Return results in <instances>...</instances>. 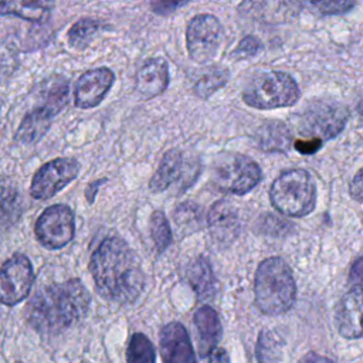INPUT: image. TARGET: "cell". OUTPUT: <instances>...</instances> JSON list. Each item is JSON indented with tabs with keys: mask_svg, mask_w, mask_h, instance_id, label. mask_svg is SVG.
Returning a JSON list of instances; mask_svg holds the SVG:
<instances>
[{
	"mask_svg": "<svg viewBox=\"0 0 363 363\" xmlns=\"http://www.w3.org/2000/svg\"><path fill=\"white\" fill-rule=\"evenodd\" d=\"M89 269L99 294L109 301L130 303L145 289V274L136 254L118 237L99 244L91 257Z\"/></svg>",
	"mask_w": 363,
	"mask_h": 363,
	"instance_id": "obj_1",
	"label": "cell"
},
{
	"mask_svg": "<svg viewBox=\"0 0 363 363\" xmlns=\"http://www.w3.org/2000/svg\"><path fill=\"white\" fill-rule=\"evenodd\" d=\"M89 308V294L79 279L51 284L34 294L26 308L28 323L41 333H58L79 322Z\"/></svg>",
	"mask_w": 363,
	"mask_h": 363,
	"instance_id": "obj_2",
	"label": "cell"
},
{
	"mask_svg": "<svg viewBox=\"0 0 363 363\" xmlns=\"http://www.w3.org/2000/svg\"><path fill=\"white\" fill-rule=\"evenodd\" d=\"M255 305L267 315L286 312L295 302L296 285L286 262L278 257L264 259L255 272Z\"/></svg>",
	"mask_w": 363,
	"mask_h": 363,
	"instance_id": "obj_3",
	"label": "cell"
},
{
	"mask_svg": "<svg viewBox=\"0 0 363 363\" xmlns=\"http://www.w3.org/2000/svg\"><path fill=\"white\" fill-rule=\"evenodd\" d=\"M242 101L255 109H277L295 105L301 98V89L285 71L268 69L255 74L242 89Z\"/></svg>",
	"mask_w": 363,
	"mask_h": 363,
	"instance_id": "obj_4",
	"label": "cell"
},
{
	"mask_svg": "<svg viewBox=\"0 0 363 363\" xmlns=\"http://www.w3.org/2000/svg\"><path fill=\"white\" fill-rule=\"evenodd\" d=\"M269 197L272 206L284 216L303 217L315 208L316 186L306 170L291 169L275 179Z\"/></svg>",
	"mask_w": 363,
	"mask_h": 363,
	"instance_id": "obj_5",
	"label": "cell"
},
{
	"mask_svg": "<svg viewBox=\"0 0 363 363\" xmlns=\"http://www.w3.org/2000/svg\"><path fill=\"white\" fill-rule=\"evenodd\" d=\"M349 119V109L333 98L312 101L296 119L298 132L303 139H320L322 142L337 136Z\"/></svg>",
	"mask_w": 363,
	"mask_h": 363,
	"instance_id": "obj_6",
	"label": "cell"
},
{
	"mask_svg": "<svg viewBox=\"0 0 363 363\" xmlns=\"http://www.w3.org/2000/svg\"><path fill=\"white\" fill-rule=\"evenodd\" d=\"M261 177L257 162L240 153H221L211 169L213 184L227 194H245L261 182Z\"/></svg>",
	"mask_w": 363,
	"mask_h": 363,
	"instance_id": "obj_7",
	"label": "cell"
},
{
	"mask_svg": "<svg viewBox=\"0 0 363 363\" xmlns=\"http://www.w3.org/2000/svg\"><path fill=\"white\" fill-rule=\"evenodd\" d=\"M221 38L223 27L216 16L196 14L186 27V48L190 60L197 64L208 62L217 54Z\"/></svg>",
	"mask_w": 363,
	"mask_h": 363,
	"instance_id": "obj_8",
	"label": "cell"
},
{
	"mask_svg": "<svg viewBox=\"0 0 363 363\" xmlns=\"http://www.w3.org/2000/svg\"><path fill=\"white\" fill-rule=\"evenodd\" d=\"M74 214L68 206L45 208L35 223V237L48 250L65 247L74 237Z\"/></svg>",
	"mask_w": 363,
	"mask_h": 363,
	"instance_id": "obj_9",
	"label": "cell"
},
{
	"mask_svg": "<svg viewBox=\"0 0 363 363\" xmlns=\"http://www.w3.org/2000/svg\"><path fill=\"white\" fill-rule=\"evenodd\" d=\"M79 172L77 160L58 157L43 164L34 174L30 186V194L37 200H45L62 190L72 182Z\"/></svg>",
	"mask_w": 363,
	"mask_h": 363,
	"instance_id": "obj_10",
	"label": "cell"
},
{
	"mask_svg": "<svg viewBox=\"0 0 363 363\" xmlns=\"http://www.w3.org/2000/svg\"><path fill=\"white\" fill-rule=\"evenodd\" d=\"M34 281L30 259L16 254L4 261L0 275V298L4 305H16L27 298Z\"/></svg>",
	"mask_w": 363,
	"mask_h": 363,
	"instance_id": "obj_11",
	"label": "cell"
},
{
	"mask_svg": "<svg viewBox=\"0 0 363 363\" xmlns=\"http://www.w3.org/2000/svg\"><path fill=\"white\" fill-rule=\"evenodd\" d=\"M115 74L108 67H98L85 71L75 82L74 101L81 109L98 106L113 85Z\"/></svg>",
	"mask_w": 363,
	"mask_h": 363,
	"instance_id": "obj_12",
	"label": "cell"
},
{
	"mask_svg": "<svg viewBox=\"0 0 363 363\" xmlns=\"http://www.w3.org/2000/svg\"><path fill=\"white\" fill-rule=\"evenodd\" d=\"M335 325L346 339L363 337V288H352L336 305Z\"/></svg>",
	"mask_w": 363,
	"mask_h": 363,
	"instance_id": "obj_13",
	"label": "cell"
},
{
	"mask_svg": "<svg viewBox=\"0 0 363 363\" xmlns=\"http://www.w3.org/2000/svg\"><path fill=\"white\" fill-rule=\"evenodd\" d=\"M160 354L163 363H196L189 333L179 322L162 328Z\"/></svg>",
	"mask_w": 363,
	"mask_h": 363,
	"instance_id": "obj_14",
	"label": "cell"
},
{
	"mask_svg": "<svg viewBox=\"0 0 363 363\" xmlns=\"http://www.w3.org/2000/svg\"><path fill=\"white\" fill-rule=\"evenodd\" d=\"M170 82L166 60L153 57L146 60L135 74V89L146 99L163 94Z\"/></svg>",
	"mask_w": 363,
	"mask_h": 363,
	"instance_id": "obj_15",
	"label": "cell"
},
{
	"mask_svg": "<svg viewBox=\"0 0 363 363\" xmlns=\"http://www.w3.org/2000/svg\"><path fill=\"white\" fill-rule=\"evenodd\" d=\"M207 221L211 235L218 242H230L238 234V211L235 206L227 200H220L211 206Z\"/></svg>",
	"mask_w": 363,
	"mask_h": 363,
	"instance_id": "obj_16",
	"label": "cell"
},
{
	"mask_svg": "<svg viewBox=\"0 0 363 363\" xmlns=\"http://www.w3.org/2000/svg\"><path fill=\"white\" fill-rule=\"evenodd\" d=\"M54 116L55 113L44 105L35 106L20 122L14 136L16 142L21 145H31L38 142L50 129Z\"/></svg>",
	"mask_w": 363,
	"mask_h": 363,
	"instance_id": "obj_17",
	"label": "cell"
},
{
	"mask_svg": "<svg viewBox=\"0 0 363 363\" xmlns=\"http://www.w3.org/2000/svg\"><path fill=\"white\" fill-rule=\"evenodd\" d=\"M184 169H186V159L183 152L179 149L167 150L163 155L153 177L150 179L149 186L152 191H156V193L163 191L170 184L179 182L183 177Z\"/></svg>",
	"mask_w": 363,
	"mask_h": 363,
	"instance_id": "obj_18",
	"label": "cell"
},
{
	"mask_svg": "<svg viewBox=\"0 0 363 363\" xmlns=\"http://www.w3.org/2000/svg\"><path fill=\"white\" fill-rule=\"evenodd\" d=\"M54 0H0L3 16H14L30 23H44L50 18Z\"/></svg>",
	"mask_w": 363,
	"mask_h": 363,
	"instance_id": "obj_19",
	"label": "cell"
},
{
	"mask_svg": "<svg viewBox=\"0 0 363 363\" xmlns=\"http://www.w3.org/2000/svg\"><path fill=\"white\" fill-rule=\"evenodd\" d=\"M255 145L264 152H288L292 145L289 128L281 121H269L259 126L254 135Z\"/></svg>",
	"mask_w": 363,
	"mask_h": 363,
	"instance_id": "obj_20",
	"label": "cell"
},
{
	"mask_svg": "<svg viewBox=\"0 0 363 363\" xmlns=\"http://www.w3.org/2000/svg\"><path fill=\"white\" fill-rule=\"evenodd\" d=\"M194 322L200 337V354L204 356L218 343L221 337V323L217 312L208 305L197 309Z\"/></svg>",
	"mask_w": 363,
	"mask_h": 363,
	"instance_id": "obj_21",
	"label": "cell"
},
{
	"mask_svg": "<svg viewBox=\"0 0 363 363\" xmlns=\"http://www.w3.org/2000/svg\"><path fill=\"white\" fill-rule=\"evenodd\" d=\"M187 279L200 299H210L216 294V279L207 258L197 257L187 269Z\"/></svg>",
	"mask_w": 363,
	"mask_h": 363,
	"instance_id": "obj_22",
	"label": "cell"
},
{
	"mask_svg": "<svg viewBox=\"0 0 363 363\" xmlns=\"http://www.w3.org/2000/svg\"><path fill=\"white\" fill-rule=\"evenodd\" d=\"M68 91L69 82L65 77L54 75L47 78L40 86V96L43 99L41 105L57 115L68 102Z\"/></svg>",
	"mask_w": 363,
	"mask_h": 363,
	"instance_id": "obj_23",
	"label": "cell"
},
{
	"mask_svg": "<svg viewBox=\"0 0 363 363\" xmlns=\"http://www.w3.org/2000/svg\"><path fill=\"white\" fill-rule=\"evenodd\" d=\"M230 79V71L224 67H210L207 71H204L199 79L196 81L193 91L194 94L201 98L207 99L213 94H216L218 89H221Z\"/></svg>",
	"mask_w": 363,
	"mask_h": 363,
	"instance_id": "obj_24",
	"label": "cell"
},
{
	"mask_svg": "<svg viewBox=\"0 0 363 363\" xmlns=\"http://www.w3.org/2000/svg\"><path fill=\"white\" fill-rule=\"evenodd\" d=\"M99 28L101 26L96 20L86 17L79 18L68 30V44L75 50H85L91 44Z\"/></svg>",
	"mask_w": 363,
	"mask_h": 363,
	"instance_id": "obj_25",
	"label": "cell"
},
{
	"mask_svg": "<svg viewBox=\"0 0 363 363\" xmlns=\"http://www.w3.org/2000/svg\"><path fill=\"white\" fill-rule=\"evenodd\" d=\"M282 352L281 339L272 330H262L257 340L255 356L258 363H278Z\"/></svg>",
	"mask_w": 363,
	"mask_h": 363,
	"instance_id": "obj_26",
	"label": "cell"
},
{
	"mask_svg": "<svg viewBox=\"0 0 363 363\" xmlns=\"http://www.w3.org/2000/svg\"><path fill=\"white\" fill-rule=\"evenodd\" d=\"M126 360L128 363H155V347L143 333L132 336L126 349Z\"/></svg>",
	"mask_w": 363,
	"mask_h": 363,
	"instance_id": "obj_27",
	"label": "cell"
},
{
	"mask_svg": "<svg viewBox=\"0 0 363 363\" xmlns=\"http://www.w3.org/2000/svg\"><path fill=\"white\" fill-rule=\"evenodd\" d=\"M150 237L155 242L157 252H163L172 241V231H170L169 221L164 213L160 210L153 211L150 217Z\"/></svg>",
	"mask_w": 363,
	"mask_h": 363,
	"instance_id": "obj_28",
	"label": "cell"
},
{
	"mask_svg": "<svg viewBox=\"0 0 363 363\" xmlns=\"http://www.w3.org/2000/svg\"><path fill=\"white\" fill-rule=\"evenodd\" d=\"M308 6L325 16L343 14L356 6V0H306Z\"/></svg>",
	"mask_w": 363,
	"mask_h": 363,
	"instance_id": "obj_29",
	"label": "cell"
},
{
	"mask_svg": "<svg viewBox=\"0 0 363 363\" xmlns=\"http://www.w3.org/2000/svg\"><path fill=\"white\" fill-rule=\"evenodd\" d=\"M18 196L13 186H9L7 182H3L1 186V220L3 224L10 223L18 214Z\"/></svg>",
	"mask_w": 363,
	"mask_h": 363,
	"instance_id": "obj_30",
	"label": "cell"
},
{
	"mask_svg": "<svg viewBox=\"0 0 363 363\" xmlns=\"http://www.w3.org/2000/svg\"><path fill=\"white\" fill-rule=\"evenodd\" d=\"M200 208L194 204H183V206H179L176 213H174V220H176V224L179 225V228H184V227H190V228H197L199 227V221H200V217H199V211Z\"/></svg>",
	"mask_w": 363,
	"mask_h": 363,
	"instance_id": "obj_31",
	"label": "cell"
},
{
	"mask_svg": "<svg viewBox=\"0 0 363 363\" xmlns=\"http://www.w3.org/2000/svg\"><path fill=\"white\" fill-rule=\"evenodd\" d=\"M261 50H262V43L255 35H245L234 48L233 55H235L237 58H250V57L258 55Z\"/></svg>",
	"mask_w": 363,
	"mask_h": 363,
	"instance_id": "obj_32",
	"label": "cell"
},
{
	"mask_svg": "<svg viewBox=\"0 0 363 363\" xmlns=\"http://www.w3.org/2000/svg\"><path fill=\"white\" fill-rule=\"evenodd\" d=\"M191 0H152L150 9L157 16H167L174 13L182 6L187 4Z\"/></svg>",
	"mask_w": 363,
	"mask_h": 363,
	"instance_id": "obj_33",
	"label": "cell"
},
{
	"mask_svg": "<svg viewBox=\"0 0 363 363\" xmlns=\"http://www.w3.org/2000/svg\"><path fill=\"white\" fill-rule=\"evenodd\" d=\"M261 221H262L264 231H267L268 234H274V235L285 234L286 230L289 228L288 223H285L281 218H277L274 216H267L265 220H261Z\"/></svg>",
	"mask_w": 363,
	"mask_h": 363,
	"instance_id": "obj_34",
	"label": "cell"
},
{
	"mask_svg": "<svg viewBox=\"0 0 363 363\" xmlns=\"http://www.w3.org/2000/svg\"><path fill=\"white\" fill-rule=\"evenodd\" d=\"M323 142L320 139H296L294 147L302 155H313L322 147Z\"/></svg>",
	"mask_w": 363,
	"mask_h": 363,
	"instance_id": "obj_35",
	"label": "cell"
},
{
	"mask_svg": "<svg viewBox=\"0 0 363 363\" xmlns=\"http://www.w3.org/2000/svg\"><path fill=\"white\" fill-rule=\"evenodd\" d=\"M350 288H363V255L357 258L349 272Z\"/></svg>",
	"mask_w": 363,
	"mask_h": 363,
	"instance_id": "obj_36",
	"label": "cell"
},
{
	"mask_svg": "<svg viewBox=\"0 0 363 363\" xmlns=\"http://www.w3.org/2000/svg\"><path fill=\"white\" fill-rule=\"evenodd\" d=\"M350 196L363 204V167L357 170V173L353 176L349 187Z\"/></svg>",
	"mask_w": 363,
	"mask_h": 363,
	"instance_id": "obj_37",
	"label": "cell"
},
{
	"mask_svg": "<svg viewBox=\"0 0 363 363\" xmlns=\"http://www.w3.org/2000/svg\"><path fill=\"white\" fill-rule=\"evenodd\" d=\"M208 363H230V359H228V353L224 350V349H216L213 353H211V357H210V362Z\"/></svg>",
	"mask_w": 363,
	"mask_h": 363,
	"instance_id": "obj_38",
	"label": "cell"
},
{
	"mask_svg": "<svg viewBox=\"0 0 363 363\" xmlns=\"http://www.w3.org/2000/svg\"><path fill=\"white\" fill-rule=\"evenodd\" d=\"M306 363H333L330 359L325 357V356H319V354H312L309 356Z\"/></svg>",
	"mask_w": 363,
	"mask_h": 363,
	"instance_id": "obj_39",
	"label": "cell"
},
{
	"mask_svg": "<svg viewBox=\"0 0 363 363\" xmlns=\"http://www.w3.org/2000/svg\"><path fill=\"white\" fill-rule=\"evenodd\" d=\"M359 111H360V113L363 115V99H362V102L359 104Z\"/></svg>",
	"mask_w": 363,
	"mask_h": 363,
	"instance_id": "obj_40",
	"label": "cell"
}]
</instances>
